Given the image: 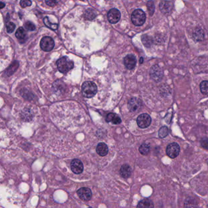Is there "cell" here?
Segmentation results:
<instances>
[{
	"instance_id": "obj_18",
	"label": "cell",
	"mask_w": 208,
	"mask_h": 208,
	"mask_svg": "<svg viewBox=\"0 0 208 208\" xmlns=\"http://www.w3.org/2000/svg\"><path fill=\"white\" fill-rule=\"evenodd\" d=\"M154 204L153 201L150 200L148 198H144L138 202L137 206V207L142 208H151L154 207Z\"/></svg>"
},
{
	"instance_id": "obj_6",
	"label": "cell",
	"mask_w": 208,
	"mask_h": 208,
	"mask_svg": "<svg viewBox=\"0 0 208 208\" xmlns=\"http://www.w3.org/2000/svg\"><path fill=\"white\" fill-rule=\"evenodd\" d=\"M180 152V146L176 142L169 144L166 148V153L168 157L172 159L176 158Z\"/></svg>"
},
{
	"instance_id": "obj_27",
	"label": "cell",
	"mask_w": 208,
	"mask_h": 208,
	"mask_svg": "<svg viewBox=\"0 0 208 208\" xmlns=\"http://www.w3.org/2000/svg\"><path fill=\"white\" fill-rule=\"evenodd\" d=\"M185 207H196L197 202L193 198L189 197L186 199L185 201Z\"/></svg>"
},
{
	"instance_id": "obj_10",
	"label": "cell",
	"mask_w": 208,
	"mask_h": 208,
	"mask_svg": "<svg viewBox=\"0 0 208 208\" xmlns=\"http://www.w3.org/2000/svg\"><path fill=\"white\" fill-rule=\"evenodd\" d=\"M173 8V4L170 1H162L159 3L160 11L163 14L168 15L171 14Z\"/></svg>"
},
{
	"instance_id": "obj_1",
	"label": "cell",
	"mask_w": 208,
	"mask_h": 208,
	"mask_svg": "<svg viewBox=\"0 0 208 208\" xmlns=\"http://www.w3.org/2000/svg\"><path fill=\"white\" fill-rule=\"evenodd\" d=\"M97 87L93 82L85 81L82 85V93L85 98L93 97L97 93Z\"/></svg>"
},
{
	"instance_id": "obj_28",
	"label": "cell",
	"mask_w": 208,
	"mask_h": 208,
	"mask_svg": "<svg viewBox=\"0 0 208 208\" xmlns=\"http://www.w3.org/2000/svg\"><path fill=\"white\" fill-rule=\"evenodd\" d=\"M84 17L87 20H92L95 18V17H96V14H95V12L92 9H88L85 11Z\"/></svg>"
},
{
	"instance_id": "obj_26",
	"label": "cell",
	"mask_w": 208,
	"mask_h": 208,
	"mask_svg": "<svg viewBox=\"0 0 208 208\" xmlns=\"http://www.w3.org/2000/svg\"><path fill=\"white\" fill-rule=\"evenodd\" d=\"M146 7H147V9H148L150 15L152 16L154 13V11H155V5H154V3L153 0H150V1H148V2H147Z\"/></svg>"
},
{
	"instance_id": "obj_35",
	"label": "cell",
	"mask_w": 208,
	"mask_h": 208,
	"mask_svg": "<svg viewBox=\"0 0 208 208\" xmlns=\"http://www.w3.org/2000/svg\"><path fill=\"white\" fill-rule=\"evenodd\" d=\"M1 4H2V6H1V9H2V8H3V7H4V6H5V5H4V4H3V3H1Z\"/></svg>"
},
{
	"instance_id": "obj_9",
	"label": "cell",
	"mask_w": 208,
	"mask_h": 208,
	"mask_svg": "<svg viewBox=\"0 0 208 208\" xmlns=\"http://www.w3.org/2000/svg\"><path fill=\"white\" fill-rule=\"evenodd\" d=\"M121 18L120 12L117 9H112L107 13V19L112 24L119 22Z\"/></svg>"
},
{
	"instance_id": "obj_32",
	"label": "cell",
	"mask_w": 208,
	"mask_h": 208,
	"mask_svg": "<svg viewBox=\"0 0 208 208\" xmlns=\"http://www.w3.org/2000/svg\"><path fill=\"white\" fill-rule=\"evenodd\" d=\"M200 143L203 148L208 150V137L203 138L201 140Z\"/></svg>"
},
{
	"instance_id": "obj_20",
	"label": "cell",
	"mask_w": 208,
	"mask_h": 208,
	"mask_svg": "<svg viewBox=\"0 0 208 208\" xmlns=\"http://www.w3.org/2000/svg\"><path fill=\"white\" fill-rule=\"evenodd\" d=\"M19 66V64L17 61H15L14 62H13L11 66L6 70V71L5 72L6 75L7 76L12 75L13 73H14L17 70V69L18 68Z\"/></svg>"
},
{
	"instance_id": "obj_17",
	"label": "cell",
	"mask_w": 208,
	"mask_h": 208,
	"mask_svg": "<svg viewBox=\"0 0 208 208\" xmlns=\"http://www.w3.org/2000/svg\"><path fill=\"white\" fill-rule=\"evenodd\" d=\"M97 153L101 156H105L108 153V147L105 143L101 142L97 146Z\"/></svg>"
},
{
	"instance_id": "obj_24",
	"label": "cell",
	"mask_w": 208,
	"mask_h": 208,
	"mask_svg": "<svg viewBox=\"0 0 208 208\" xmlns=\"http://www.w3.org/2000/svg\"><path fill=\"white\" fill-rule=\"evenodd\" d=\"M200 88L201 92L203 95L208 96V81H202L200 85Z\"/></svg>"
},
{
	"instance_id": "obj_25",
	"label": "cell",
	"mask_w": 208,
	"mask_h": 208,
	"mask_svg": "<svg viewBox=\"0 0 208 208\" xmlns=\"http://www.w3.org/2000/svg\"><path fill=\"white\" fill-rule=\"evenodd\" d=\"M43 23H44V24L45 25L46 27L49 28L50 29H51L52 30H56L58 28V25L51 23L49 21V19H48V17H45L44 19H43Z\"/></svg>"
},
{
	"instance_id": "obj_7",
	"label": "cell",
	"mask_w": 208,
	"mask_h": 208,
	"mask_svg": "<svg viewBox=\"0 0 208 208\" xmlns=\"http://www.w3.org/2000/svg\"><path fill=\"white\" fill-rule=\"evenodd\" d=\"M54 42L53 38L48 36H45L42 38L40 41V48L42 50L48 52L53 49Z\"/></svg>"
},
{
	"instance_id": "obj_33",
	"label": "cell",
	"mask_w": 208,
	"mask_h": 208,
	"mask_svg": "<svg viewBox=\"0 0 208 208\" xmlns=\"http://www.w3.org/2000/svg\"><path fill=\"white\" fill-rule=\"evenodd\" d=\"M60 0H45V3L48 6H55L58 4Z\"/></svg>"
},
{
	"instance_id": "obj_12",
	"label": "cell",
	"mask_w": 208,
	"mask_h": 208,
	"mask_svg": "<svg viewBox=\"0 0 208 208\" xmlns=\"http://www.w3.org/2000/svg\"><path fill=\"white\" fill-rule=\"evenodd\" d=\"M137 60L135 56L133 54H128L124 59V64L128 70H132L136 66Z\"/></svg>"
},
{
	"instance_id": "obj_15",
	"label": "cell",
	"mask_w": 208,
	"mask_h": 208,
	"mask_svg": "<svg viewBox=\"0 0 208 208\" xmlns=\"http://www.w3.org/2000/svg\"><path fill=\"white\" fill-rule=\"evenodd\" d=\"M106 120L107 122H111L114 125H119L122 122L120 117L114 113L108 114L106 116Z\"/></svg>"
},
{
	"instance_id": "obj_21",
	"label": "cell",
	"mask_w": 208,
	"mask_h": 208,
	"mask_svg": "<svg viewBox=\"0 0 208 208\" xmlns=\"http://www.w3.org/2000/svg\"><path fill=\"white\" fill-rule=\"evenodd\" d=\"M15 36L19 40H24L26 37V32L25 31L23 28L20 27L15 32Z\"/></svg>"
},
{
	"instance_id": "obj_3",
	"label": "cell",
	"mask_w": 208,
	"mask_h": 208,
	"mask_svg": "<svg viewBox=\"0 0 208 208\" xmlns=\"http://www.w3.org/2000/svg\"><path fill=\"white\" fill-rule=\"evenodd\" d=\"M146 20L145 13L141 9H136L131 15L132 23L137 26H140L144 24Z\"/></svg>"
},
{
	"instance_id": "obj_13",
	"label": "cell",
	"mask_w": 208,
	"mask_h": 208,
	"mask_svg": "<svg viewBox=\"0 0 208 208\" xmlns=\"http://www.w3.org/2000/svg\"><path fill=\"white\" fill-rule=\"evenodd\" d=\"M77 193L81 200L88 201L92 198V193L91 190L87 187H82L77 191Z\"/></svg>"
},
{
	"instance_id": "obj_16",
	"label": "cell",
	"mask_w": 208,
	"mask_h": 208,
	"mask_svg": "<svg viewBox=\"0 0 208 208\" xmlns=\"http://www.w3.org/2000/svg\"><path fill=\"white\" fill-rule=\"evenodd\" d=\"M120 173V175L124 178H128L131 175L132 169L131 167L128 165V164H124V165L121 167Z\"/></svg>"
},
{
	"instance_id": "obj_5",
	"label": "cell",
	"mask_w": 208,
	"mask_h": 208,
	"mask_svg": "<svg viewBox=\"0 0 208 208\" xmlns=\"http://www.w3.org/2000/svg\"><path fill=\"white\" fill-rule=\"evenodd\" d=\"M151 118L148 114H142L138 116L137 119V123L138 127L142 129L148 128L151 125Z\"/></svg>"
},
{
	"instance_id": "obj_23",
	"label": "cell",
	"mask_w": 208,
	"mask_h": 208,
	"mask_svg": "<svg viewBox=\"0 0 208 208\" xmlns=\"http://www.w3.org/2000/svg\"><path fill=\"white\" fill-rule=\"evenodd\" d=\"M168 134H169L168 128L167 127H166V126L162 127L159 129L158 132L159 137L161 138L166 137L168 135Z\"/></svg>"
},
{
	"instance_id": "obj_2",
	"label": "cell",
	"mask_w": 208,
	"mask_h": 208,
	"mask_svg": "<svg viewBox=\"0 0 208 208\" xmlns=\"http://www.w3.org/2000/svg\"><path fill=\"white\" fill-rule=\"evenodd\" d=\"M57 66L60 72L66 73L73 68L74 63L67 56H64L58 60Z\"/></svg>"
},
{
	"instance_id": "obj_8",
	"label": "cell",
	"mask_w": 208,
	"mask_h": 208,
	"mask_svg": "<svg viewBox=\"0 0 208 208\" xmlns=\"http://www.w3.org/2000/svg\"><path fill=\"white\" fill-rule=\"evenodd\" d=\"M142 106V101L140 99L133 97L130 99L128 103V107L131 112H136L139 110Z\"/></svg>"
},
{
	"instance_id": "obj_29",
	"label": "cell",
	"mask_w": 208,
	"mask_h": 208,
	"mask_svg": "<svg viewBox=\"0 0 208 208\" xmlns=\"http://www.w3.org/2000/svg\"><path fill=\"white\" fill-rule=\"evenodd\" d=\"M25 27L26 28V29L28 30V31H33L34 30L36 29V26L34 25V23H32L31 21H26L25 23Z\"/></svg>"
},
{
	"instance_id": "obj_31",
	"label": "cell",
	"mask_w": 208,
	"mask_h": 208,
	"mask_svg": "<svg viewBox=\"0 0 208 208\" xmlns=\"http://www.w3.org/2000/svg\"><path fill=\"white\" fill-rule=\"evenodd\" d=\"M20 6L22 7H26L31 6V0H20Z\"/></svg>"
},
{
	"instance_id": "obj_19",
	"label": "cell",
	"mask_w": 208,
	"mask_h": 208,
	"mask_svg": "<svg viewBox=\"0 0 208 208\" xmlns=\"http://www.w3.org/2000/svg\"><path fill=\"white\" fill-rule=\"evenodd\" d=\"M142 42L145 47L150 48L153 45L154 43V39L153 37L147 35H144L142 37Z\"/></svg>"
},
{
	"instance_id": "obj_4",
	"label": "cell",
	"mask_w": 208,
	"mask_h": 208,
	"mask_svg": "<svg viewBox=\"0 0 208 208\" xmlns=\"http://www.w3.org/2000/svg\"><path fill=\"white\" fill-rule=\"evenodd\" d=\"M150 76L151 78L156 83H159L163 79L164 71L158 65H154L150 70Z\"/></svg>"
},
{
	"instance_id": "obj_34",
	"label": "cell",
	"mask_w": 208,
	"mask_h": 208,
	"mask_svg": "<svg viewBox=\"0 0 208 208\" xmlns=\"http://www.w3.org/2000/svg\"><path fill=\"white\" fill-rule=\"evenodd\" d=\"M143 62H144V58H140V64H142Z\"/></svg>"
},
{
	"instance_id": "obj_30",
	"label": "cell",
	"mask_w": 208,
	"mask_h": 208,
	"mask_svg": "<svg viewBox=\"0 0 208 208\" xmlns=\"http://www.w3.org/2000/svg\"><path fill=\"white\" fill-rule=\"evenodd\" d=\"M15 28V25L14 23L9 22L6 24V29L8 33H12L14 32Z\"/></svg>"
},
{
	"instance_id": "obj_14",
	"label": "cell",
	"mask_w": 208,
	"mask_h": 208,
	"mask_svg": "<svg viewBox=\"0 0 208 208\" xmlns=\"http://www.w3.org/2000/svg\"><path fill=\"white\" fill-rule=\"evenodd\" d=\"M193 38L196 42H201L205 38V32L203 29L197 27L193 31Z\"/></svg>"
},
{
	"instance_id": "obj_22",
	"label": "cell",
	"mask_w": 208,
	"mask_h": 208,
	"mask_svg": "<svg viewBox=\"0 0 208 208\" xmlns=\"http://www.w3.org/2000/svg\"><path fill=\"white\" fill-rule=\"evenodd\" d=\"M150 146L149 144H142L139 148H138V150H139V152L142 154V155H147L150 151Z\"/></svg>"
},
{
	"instance_id": "obj_11",
	"label": "cell",
	"mask_w": 208,
	"mask_h": 208,
	"mask_svg": "<svg viewBox=\"0 0 208 208\" xmlns=\"http://www.w3.org/2000/svg\"><path fill=\"white\" fill-rule=\"evenodd\" d=\"M71 169L75 174H81L83 172V164L79 159H73L71 162Z\"/></svg>"
}]
</instances>
